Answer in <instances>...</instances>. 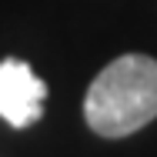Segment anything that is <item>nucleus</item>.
Instances as JSON below:
<instances>
[{"mask_svg": "<svg viewBox=\"0 0 157 157\" xmlns=\"http://www.w3.org/2000/svg\"><path fill=\"white\" fill-rule=\"evenodd\" d=\"M157 117V60L124 54L110 60L84 97V121L100 137H127Z\"/></svg>", "mask_w": 157, "mask_h": 157, "instance_id": "nucleus-1", "label": "nucleus"}, {"mask_svg": "<svg viewBox=\"0 0 157 157\" xmlns=\"http://www.w3.org/2000/svg\"><path fill=\"white\" fill-rule=\"evenodd\" d=\"M47 84L30 70L27 60H0V117L10 127H30L44 114Z\"/></svg>", "mask_w": 157, "mask_h": 157, "instance_id": "nucleus-2", "label": "nucleus"}]
</instances>
